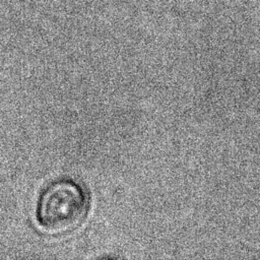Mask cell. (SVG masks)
<instances>
[{"mask_svg":"<svg viewBox=\"0 0 260 260\" xmlns=\"http://www.w3.org/2000/svg\"><path fill=\"white\" fill-rule=\"evenodd\" d=\"M88 197L75 181L63 179L51 184L38 205V221L49 233L62 234L76 228L84 218Z\"/></svg>","mask_w":260,"mask_h":260,"instance_id":"cell-1","label":"cell"}]
</instances>
